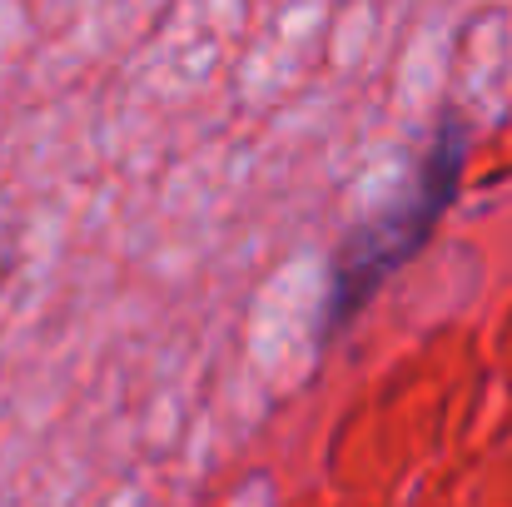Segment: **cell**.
Masks as SVG:
<instances>
[{"label":"cell","instance_id":"cell-2","mask_svg":"<svg viewBox=\"0 0 512 507\" xmlns=\"http://www.w3.org/2000/svg\"><path fill=\"white\" fill-rule=\"evenodd\" d=\"M0 289H5V264H0Z\"/></svg>","mask_w":512,"mask_h":507},{"label":"cell","instance_id":"cell-1","mask_svg":"<svg viewBox=\"0 0 512 507\" xmlns=\"http://www.w3.org/2000/svg\"><path fill=\"white\" fill-rule=\"evenodd\" d=\"M468 145H473L468 120L443 110L438 125L428 130L418 160L403 174V184L393 189V199H383L373 214L348 224V234L329 259V274H324V304L314 319L319 348H329L339 334H348L363 319V309L433 244V234L443 229L448 209L463 194Z\"/></svg>","mask_w":512,"mask_h":507}]
</instances>
